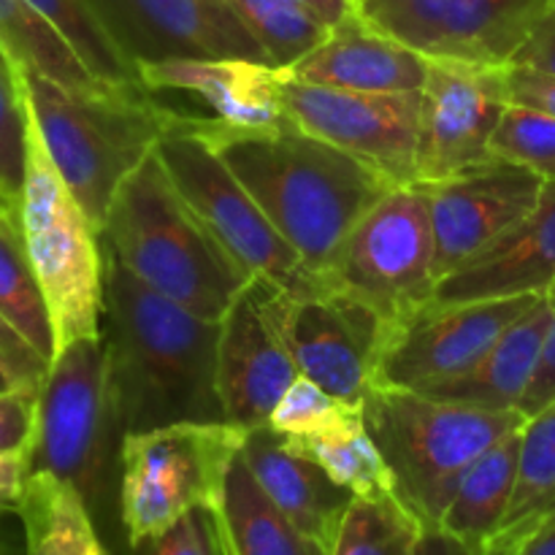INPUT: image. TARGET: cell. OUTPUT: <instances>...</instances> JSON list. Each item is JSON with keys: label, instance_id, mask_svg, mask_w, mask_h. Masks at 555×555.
Wrapping results in <instances>:
<instances>
[{"label": "cell", "instance_id": "e575fe53", "mask_svg": "<svg viewBox=\"0 0 555 555\" xmlns=\"http://www.w3.org/2000/svg\"><path fill=\"white\" fill-rule=\"evenodd\" d=\"M25 168L27 106L14 70L0 63V209L14 225L22 184H25Z\"/></svg>", "mask_w": 555, "mask_h": 555}, {"label": "cell", "instance_id": "7c38bea8", "mask_svg": "<svg viewBox=\"0 0 555 555\" xmlns=\"http://www.w3.org/2000/svg\"><path fill=\"white\" fill-rule=\"evenodd\" d=\"M282 112L307 133L377 168L393 184L417 182L421 92H352L285 70Z\"/></svg>", "mask_w": 555, "mask_h": 555}, {"label": "cell", "instance_id": "4fadbf2b", "mask_svg": "<svg viewBox=\"0 0 555 555\" xmlns=\"http://www.w3.org/2000/svg\"><path fill=\"white\" fill-rule=\"evenodd\" d=\"M545 296V293H542ZM540 296L426 304L412 318L385 328L372 388L423 390L459 377L534 307Z\"/></svg>", "mask_w": 555, "mask_h": 555}, {"label": "cell", "instance_id": "8d00e7d4", "mask_svg": "<svg viewBox=\"0 0 555 555\" xmlns=\"http://www.w3.org/2000/svg\"><path fill=\"white\" fill-rule=\"evenodd\" d=\"M141 555H228L217 509H193L179 524H173L166 534L146 542Z\"/></svg>", "mask_w": 555, "mask_h": 555}, {"label": "cell", "instance_id": "9a60e30c", "mask_svg": "<svg viewBox=\"0 0 555 555\" xmlns=\"http://www.w3.org/2000/svg\"><path fill=\"white\" fill-rule=\"evenodd\" d=\"M507 106V65L428 60L421 90L417 182H442L493 160L491 139Z\"/></svg>", "mask_w": 555, "mask_h": 555}, {"label": "cell", "instance_id": "7bdbcfd3", "mask_svg": "<svg viewBox=\"0 0 555 555\" xmlns=\"http://www.w3.org/2000/svg\"><path fill=\"white\" fill-rule=\"evenodd\" d=\"M30 475V455L0 453V515L16 513Z\"/></svg>", "mask_w": 555, "mask_h": 555}, {"label": "cell", "instance_id": "4dcf8cb0", "mask_svg": "<svg viewBox=\"0 0 555 555\" xmlns=\"http://www.w3.org/2000/svg\"><path fill=\"white\" fill-rule=\"evenodd\" d=\"M423 534L426 526L396 493L352 496L328 555H412Z\"/></svg>", "mask_w": 555, "mask_h": 555}, {"label": "cell", "instance_id": "60d3db41", "mask_svg": "<svg viewBox=\"0 0 555 555\" xmlns=\"http://www.w3.org/2000/svg\"><path fill=\"white\" fill-rule=\"evenodd\" d=\"M551 325H547L545 345H542L540 363H537V372L531 377L529 390H526L524 401H520L518 410L524 412V417L537 415V412L545 410L547 404L555 401V287L551 291Z\"/></svg>", "mask_w": 555, "mask_h": 555}, {"label": "cell", "instance_id": "d4e9b609", "mask_svg": "<svg viewBox=\"0 0 555 555\" xmlns=\"http://www.w3.org/2000/svg\"><path fill=\"white\" fill-rule=\"evenodd\" d=\"M16 515L25 555H106L81 493L49 472L27 475Z\"/></svg>", "mask_w": 555, "mask_h": 555}, {"label": "cell", "instance_id": "ab89813d", "mask_svg": "<svg viewBox=\"0 0 555 555\" xmlns=\"http://www.w3.org/2000/svg\"><path fill=\"white\" fill-rule=\"evenodd\" d=\"M507 95L509 103L555 117V76L551 74L524 68V65H507Z\"/></svg>", "mask_w": 555, "mask_h": 555}, {"label": "cell", "instance_id": "bcb514c9", "mask_svg": "<svg viewBox=\"0 0 555 555\" xmlns=\"http://www.w3.org/2000/svg\"><path fill=\"white\" fill-rule=\"evenodd\" d=\"M296 3L304 5L312 16H318L331 30L336 25H341L345 20H350V16L361 14V3L358 0H296Z\"/></svg>", "mask_w": 555, "mask_h": 555}, {"label": "cell", "instance_id": "b9f144b4", "mask_svg": "<svg viewBox=\"0 0 555 555\" xmlns=\"http://www.w3.org/2000/svg\"><path fill=\"white\" fill-rule=\"evenodd\" d=\"M509 65H524V68L542 70L555 76V3L531 27L529 38Z\"/></svg>", "mask_w": 555, "mask_h": 555}, {"label": "cell", "instance_id": "484cf974", "mask_svg": "<svg viewBox=\"0 0 555 555\" xmlns=\"http://www.w3.org/2000/svg\"><path fill=\"white\" fill-rule=\"evenodd\" d=\"M520 428L507 434L466 469L437 529L472 545H486L496 534L518 486Z\"/></svg>", "mask_w": 555, "mask_h": 555}, {"label": "cell", "instance_id": "277c9868", "mask_svg": "<svg viewBox=\"0 0 555 555\" xmlns=\"http://www.w3.org/2000/svg\"><path fill=\"white\" fill-rule=\"evenodd\" d=\"M11 70L49 160L101 233L117 190L155 152L166 108L146 90L74 92L36 70Z\"/></svg>", "mask_w": 555, "mask_h": 555}, {"label": "cell", "instance_id": "6da1fadb", "mask_svg": "<svg viewBox=\"0 0 555 555\" xmlns=\"http://www.w3.org/2000/svg\"><path fill=\"white\" fill-rule=\"evenodd\" d=\"M179 117L220 155L307 269L323 280L361 217L399 188L291 119L244 130L201 114Z\"/></svg>", "mask_w": 555, "mask_h": 555}, {"label": "cell", "instance_id": "836d02e7", "mask_svg": "<svg viewBox=\"0 0 555 555\" xmlns=\"http://www.w3.org/2000/svg\"><path fill=\"white\" fill-rule=\"evenodd\" d=\"M491 155L529 168L551 182L555 179V117L509 103L491 139Z\"/></svg>", "mask_w": 555, "mask_h": 555}, {"label": "cell", "instance_id": "603a6c76", "mask_svg": "<svg viewBox=\"0 0 555 555\" xmlns=\"http://www.w3.org/2000/svg\"><path fill=\"white\" fill-rule=\"evenodd\" d=\"M551 293H545V296L537 298L529 312L520 314L482 352L475 366L466 369L459 377L448 379V383L423 390V393L442 401H455V404L477 406V410H518L537 372V363H540L547 325H551Z\"/></svg>", "mask_w": 555, "mask_h": 555}, {"label": "cell", "instance_id": "f546056e", "mask_svg": "<svg viewBox=\"0 0 555 555\" xmlns=\"http://www.w3.org/2000/svg\"><path fill=\"white\" fill-rule=\"evenodd\" d=\"M27 3L63 33L65 41L74 47L98 81L122 90H146L141 85L139 65L125 54L90 0H27Z\"/></svg>", "mask_w": 555, "mask_h": 555}, {"label": "cell", "instance_id": "7a4b0ae2", "mask_svg": "<svg viewBox=\"0 0 555 555\" xmlns=\"http://www.w3.org/2000/svg\"><path fill=\"white\" fill-rule=\"evenodd\" d=\"M106 253V249H103ZM103 341L119 434L222 417L220 320H206L135 280L106 253Z\"/></svg>", "mask_w": 555, "mask_h": 555}, {"label": "cell", "instance_id": "83f0119b", "mask_svg": "<svg viewBox=\"0 0 555 555\" xmlns=\"http://www.w3.org/2000/svg\"><path fill=\"white\" fill-rule=\"evenodd\" d=\"M555 507V401L520 428V466L513 502L496 534L486 542L491 555H513L515 542Z\"/></svg>", "mask_w": 555, "mask_h": 555}, {"label": "cell", "instance_id": "e0dca14e", "mask_svg": "<svg viewBox=\"0 0 555 555\" xmlns=\"http://www.w3.org/2000/svg\"><path fill=\"white\" fill-rule=\"evenodd\" d=\"M135 65L173 57L269 63L225 0H90Z\"/></svg>", "mask_w": 555, "mask_h": 555}, {"label": "cell", "instance_id": "d590c367", "mask_svg": "<svg viewBox=\"0 0 555 555\" xmlns=\"http://www.w3.org/2000/svg\"><path fill=\"white\" fill-rule=\"evenodd\" d=\"M356 406L345 399H336L328 390H323L320 385H314L312 379L298 377L291 388L285 390V396L280 399V404L274 406L269 417V426L274 428L280 437H285L287 442H296V439H312L318 434L328 431L331 426L341 421V417L350 415Z\"/></svg>", "mask_w": 555, "mask_h": 555}, {"label": "cell", "instance_id": "9c48e42d", "mask_svg": "<svg viewBox=\"0 0 555 555\" xmlns=\"http://www.w3.org/2000/svg\"><path fill=\"white\" fill-rule=\"evenodd\" d=\"M155 152L190 209L249 274L298 296H312L328 287L323 276L307 269L301 255L271 225L258 201L244 190L220 155L182 122L179 112L166 108V130Z\"/></svg>", "mask_w": 555, "mask_h": 555}, {"label": "cell", "instance_id": "ba28073f", "mask_svg": "<svg viewBox=\"0 0 555 555\" xmlns=\"http://www.w3.org/2000/svg\"><path fill=\"white\" fill-rule=\"evenodd\" d=\"M117 437L122 439L103 334L70 341L52 358L38 388L30 472L70 482L95 513L106 493Z\"/></svg>", "mask_w": 555, "mask_h": 555}, {"label": "cell", "instance_id": "681fc988", "mask_svg": "<svg viewBox=\"0 0 555 555\" xmlns=\"http://www.w3.org/2000/svg\"><path fill=\"white\" fill-rule=\"evenodd\" d=\"M0 215H3V217H5V211H3V209H0Z\"/></svg>", "mask_w": 555, "mask_h": 555}, {"label": "cell", "instance_id": "1f68e13d", "mask_svg": "<svg viewBox=\"0 0 555 555\" xmlns=\"http://www.w3.org/2000/svg\"><path fill=\"white\" fill-rule=\"evenodd\" d=\"M0 314L52 363L54 345L52 314L27 260L20 228L0 217Z\"/></svg>", "mask_w": 555, "mask_h": 555}, {"label": "cell", "instance_id": "7dc6e473", "mask_svg": "<svg viewBox=\"0 0 555 555\" xmlns=\"http://www.w3.org/2000/svg\"><path fill=\"white\" fill-rule=\"evenodd\" d=\"M9 388H14V383H11L9 374H5L3 369H0V393H3V390H9Z\"/></svg>", "mask_w": 555, "mask_h": 555}, {"label": "cell", "instance_id": "f1b7e54d", "mask_svg": "<svg viewBox=\"0 0 555 555\" xmlns=\"http://www.w3.org/2000/svg\"><path fill=\"white\" fill-rule=\"evenodd\" d=\"M285 444L293 453L323 466L325 475L336 486L347 488L352 496L377 499L396 493L388 464H385L383 453H379L372 434L366 431V423H363V404L356 406L347 417H341L328 431L312 439H296V442L285 439Z\"/></svg>", "mask_w": 555, "mask_h": 555}, {"label": "cell", "instance_id": "7402d4cb", "mask_svg": "<svg viewBox=\"0 0 555 555\" xmlns=\"http://www.w3.org/2000/svg\"><path fill=\"white\" fill-rule=\"evenodd\" d=\"M242 459L266 496L291 518L296 529H301L328 555L336 529L352 502V493L336 486L323 466L293 453L271 426L253 428L247 434Z\"/></svg>", "mask_w": 555, "mask_h": 555}, {"label": "cell", "instance_id": "ac0fdd59", "mask_svg": "<svg viewBox=\"0 0 555 555\" xmlns=\"http://www.w3.org/2000/svg\"><path fill=\"white\" fill-rule=\"evenodd\" d=\"M301 377L276 334L253 276L220 318L217 341V393L222 417L247 431L269 426L285 390Z\"/></svg>", "mask_w": 555, "mask_h": 555}, {"label": "cell", "instance_id": "816d5d0a", "mask_svg": "<svg viewBox=\"0 0 555 555\" xmlns=\"http://www.w3.org/2000/svg\"><path fill=\"white\" fill-rule=\"evenodd\" d=\"M358 3H361V0H358Z\"/></svg>", "mask_w": 555, "mask_h": 555}, {"label": "cell", "instance_id": "8fae6325", "mask_svg": "<svg viewBox=\"0 0 555 555\" xmlns=\"http://www.w3.org/2000/svg\"><path fill=\"white\" fill-rule=\"evenodd\" d=\"M260 280V296L298 374L336 399L363 404L388 325L356 298L325 287L298 296Z\"/></svg>", "mask_w": 555, "mask_h": 555}, {"label": "cell", "instance_id": "ee69618b", "mask_svg": "<svg viewBox=\"0 0 555 555\" xmlns=\"http://www.w3.org/2000/svg\"><path fill=\"white\" fill-rule=\"evenodd\" d=\"M412 555H491L486 545H472L442 529H426Z\"/></svg>", "mask_w": 555, "mask_h": 555}, {"label": "cell", "instance_id": "2e32d148", "mask_svg": "<svg viewBox=\"0 0 555 555\" xmlns=\"http://www.w3.org/2000/svg\"><path fill=\"white\" fill-rule=\"evenodd\" d=\"M431 206L437 285L491 247L515 222L524 220L540 201L545 179L507 160H488L442 182H421Z\"/></svg>", "mask_w": 555, "mask_h": 555}, {"label": "cell", "instance_id": "30bf717a", "mask_svg": "<svg viewBox=\"0 0 555 555\" xmlns=\"http://www.w3.org/2000/svg\"><path fill=\"white\" fill-rule=\"evenodd\" d=\"M431 206L421 182L399 184L361 217L325 285L366 304L385 325L412 318L437 291Z\"/></svg>", "mask_w": 555, "mask_h": 555}, {"label": "cell", "instance_id": "3957f363", "mask_svg": "<svg viewBox=\"0 0 555 555\" xmlns=\"http://www.w3.org/2000/svg\"><path fill=\"white\" fill-rule=\"evenodd\" d=\"M101 244L135 280L206 320H220L253 280L179 195L157 152L117 190Z\"/></svg>", "mask_w": 555, "mask_h": 555}, {"label": "cell", "instance_id": "74e56055", "mask_svg": "<svg viewBox=\"0 0 555 555\" xmlns=\"http://www.w3.org/2000/svg\"><path fill=\"white\" fill-rule=\"evenodd\" d=\"M38 388H9L0 393V453L30 455L36 439Z\"/></svg>", "mask_w": 555, "mask_h": 555}, {"label": "cell", "instance_id": "44dd1931", "mask_svg": "<svg viewBox=\"0 0 555 555\" xmlns=\"http://www.w3.org/2000/svg\"><path fill=\"white\" fill-rule=\"evenodd\" d=\"M291 76L352 92H421L428 57L369 25L361 14L328 33L318 49L298 60Z\"/></svg>", "mask_w": 555, "mask_h": 555}, {"label": "cell", "instance_id": "f35d334b", "mask_svg": "<svg viewBox=\"0 0 555 555\" xmlns=\"http://www.w3.org/2000/svg\"><path fill=\"white\" fill-rule=\"evenodd\" d=\"M0 369L9 374L14 388H41L49 363L41 352L0 314Z\"/></svg>", "mask_w": 555, "mask_h": 555}, {"label": "cell", "instance_id": "8992f818", "mask_svg": "<svg viewBox=\"0 0 555 555\" xmlns=\"http://www.w3.org/2000/svg\"><path fill=\"white\" fill-rule=\"evenodd\" d=\"M22 244L49 314L57 352L103 328L106 253L101 233L49 160L41 133L27 112V168L16 209ZM54 352V356H57Z\"/></svg>", "mask_w": 555, "mask_h": 555}, {"label": "cell", "instance_id": "ffe728a7", "mask_svg": "<svg viewBox=\"0 0 555 555\" xmlns=\"http://www.w3.org/2000/svg\"><path fill=\"white\" fill-rule=\"evenodd\" d=\"M146 90H179L201 98L211 117L231 128L260 130L285 122L282 79L285 70L258 60L173 57L141 65Z\"/></svg>", "mask_w": 555, "mask_h": 555}, {"label": "cell", "instance_id": "5bb4252c", "mask_svg": "<svg viewBox=\"0 0 555 555\" xmlns=\"http://www.w3.org/2000/svg\"><path fill=\"white\" fill-rule=\"evenodd\" d=\"M555 0H361V16L428 60L509 65Z\"/></svg>", "mask_w": 555, "mask_h": 555}, {"label": "cell", "instance_id": "d6a6232c", "mask_svg": "<svg viewBox=\"0 0 555 555\" xmlns=\"http://www.w3.org/2000/svg\"><path fill=\"white\" fill-rule=\"evenodd\" d=\"M225 5L280 70H291L331 33L296 0H225Z\"/></svg>", "mask_w": 555, "mask_h": 555}, {"label": "cell", "instance_id": "d6986e66", "mask_svg": "<svg viewBox=\"0 0 555 555\" xmlns=\"http://www.w3.org/2000/svg\"><path fill=\"white\" fill-rule=\"evenodd\" d=\"M555 287V179L545 182L534 209L491 247L450 271L431 304L542 296Z\"/></svg>", "mask_w": 555, "mask_h": 555}, {"label": "cell", "instance_id": "cb8c5ba5", "mask_svg": "<svg viewBox=\"0 0 555 555\" xmlns=\"http://www.w3.org/2000/svg\"><path fill=\"white\" fill-rule=\"evenodd\" d=\"M217 518L228 555H325L318 542L296 529L291 518L266 496L242 453L228 469Z\"/></svg>", "mask_w": 555, "mask_h": 555}, {"label": "cell", "instance_id": "f6af8a7d", "mask_svg": "<svg viewBox=\"0 0 555 555\" xmlns=\"http://www.w3.org/2000/svg\"><path fill=\"white\" fill-rule=\"evenodd\" d=\"M513 555H555V507L515 542Z\"/></svg>", "mask_w": 555, "mask_h": 555}, {"label": "cell", "instance_id": "c3c4849f", "mask_svg": "<svg viewBox=\"0 0 555 555\" xmlns=\"http://www.w3.org/2000/svg\"><path fill=\"white\" fill-rule=\"evenodd\" d=\"M0 63H3V65H9V60L3 57V52H0ZM9 68H11V65H9Z\"/></svg>", "mask_w": 555, "mask_h": 555}, {"label": "cell", "instance_id": "f907efd6", "mask_svg": "<svg viewBox=\"0 0 555 555\" xmlns=\"http://www.w3.org/2000/svg\"><path fill=\"white\" fill-rule=\"evenodd\" d=\"M0 217H3V215H0ZM5 220H9V217H5ZM9 222H11V220H9Z\"/></svg>", "mask_w": 555, "mask_h": 555}, {"label": "cell", "instance_id": "5b68a950", "mask_svg": "<svg viewBox=\"0 0 555 555\" xmlns=\"http://www.w3.org/2000/svg\"><path fill=\"white\" fill-rule=\"evenodd\" d=\"M363 423L393 477V491L426 529H437L455 488L482 453L526 423L524 412H491L417 390L369 388Z\"/></svg>", "mask_w": 555, "mask_h": 555}, {"label": "cell", "instance_id": "4316f807", "mask_svg": "<svg viewBox=\"0 0 555 555\" xmlns=\"http://www.w3.org/2000/svg\"><path fill=\"white\" fill-rule=\"evenodd\" d=\"M0 52L11 68L36 70L65 90L92 92L112 87L87 70L63 33L27 0H0Z\"/></svg>", "mask_w": 555, "mask_h": 555}, {"label": "cell", "instance_id": "52a82bcc", "mask_svg": "<svg viewBox=\"0 0 555 555\" xmlns=\"http://www.w3.org/2000/svg\"><path fill=\"white\" fill-rule=\"evenodd\" d=\"M247 428L177 423L119 439V509L130 547L146 545L198 507L217 509Z\"/></svg>", "mask_w": 555, "mask_h": 555}]
</instances>
